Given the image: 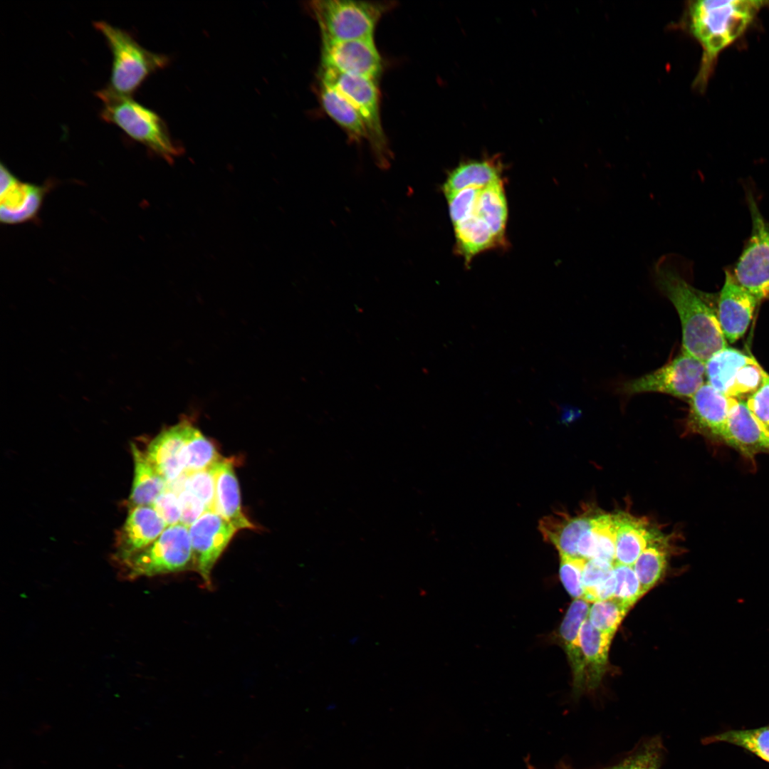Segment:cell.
Wrapping results in <instances>:
<instances>
[{
  "instance_id": "cell-1",
  "label": "cell",
  "mask_w": 769,
  "mask_h": 769,
  "mask_svg": "<svg viewBox=\"0 0 769 769\" xmlns=\"http://www.w3.org/2000/svg\"><path fill=\"white\" fill-rule=\"evenodd\" d=\"M769 6L768 1L699 0L689 2L686 27L702 48L694 85L703 91L716 68L719 55L740 39L758 14Z\"/></svg>"
},
{
  "instance_id": "cell-2",
  "label": "cell",
  "mask_w": 769,
  "mask_h": 769,
  "mask_svg": "<svg viewBox=\"0 0 769 769\" xmlns=\"http://www.w3.org/2000/svg\"><path fill=\"white\" fill-rule=\"evenodd\" d=\"M658 289L670 300L681 321L682 350L706 363L713 355L728 347L718 316L701 292L691 286L669 262L660 258L653 267Z\"/></svg>"
},
{
  "instance_id": "cell-3",
  "label": "cell",
  "mask_w": 769,
  "mask_h": 769,
  "mask_svg": "<svg viewBox=\"0 0 769 769\" xmlns=\"http://www.w3.org/2000/svg\"><path fill=\"white\" fill-rule=\"evenodd\" d=\"M104 37L112 54V67L108 85L103 92L120 97H132L145 79L163 68L168 58L142 47L133 35L105 21L93 22Z\"/></svg>"
},
{
  "instance_id": "cell-4",
  "label": "cell",
  "mask_w": 769,
  "mask_h": 769,
  "mask_svg": "<svg viewBox=\"0 0 769 769\" xmlns=\"http://www.w3.org/2000/svg\"><path fill=\"white\" fill-rule=\"evenodd\" d=\"M103 103L101 119L115 125L128 137L139 142L154 154L172 162L182 150L172 140L160 116L132 98L95 93Z\"/></svg>"
},
{
  "instance_id": "cell-5",
  "label": "cell",
  "mask_w": 769,
  "mask_h": 769,
  "mask_svg": "<svg viewBox=\"0 0 769 769\" xmlns=\"http://www.w3.org/2000/svg\"><path fill=\"white\" fill-rule=\"evenodd\" d=\"M308 5L322 42L373 37L381 17L395 6L394 1L352 0H313Z\"/></svg>"
},
{
  "instance_id": "cell-6",
  "label": "cell",
  "mask_w": 769,
  "mask_h": 769,
  "mask_svg": "<svg viewBox=\"0 0 769 769\" xmlns=\"http://www.w3.org/2000/svg\"><path fill=\"white\" fill-rule=\"evenodd\" d=\"M116 563L121 575L130 580L193 569L189 528L182 523L168 526L147 547Z\"/></svg>"
},
{
  "instance_id": "cell-7",
  "label": "cell",
  "mask_w": 769,
  "mask_h": 769,
  "mask_svg": "<svg viewBox=\"0 0 769 769\" xmlns=\"http://www.w3.org/2000/svg\"><path fill=\"white\" fill-rule=\"evenodd\" d=\"M319 74L320 80L336 88L356 109L377 165L387 168L392 153L382 125L377 81L322 66Z\"/></svg>"
},
{
  "instance_id": "cell-8",
  "label": "cell",
  "mask_w": 769,
  "mask_h": 769,
  "mask_svg": "<svg viewBox=\"0 0 769 769\" xmlns=\"http://www.w3.org/2000/svg\"><path fill=\"white\" fill-rule=\"evenodd\" d=\"M705 383L706 363L681 352L660 368L626 381L620 391L627 395L656 392L689 399Z\"/></svg>"
},
{
  "instance_id": "cell-9",
  "label": "cell",
  "mask_w": 769,
  "mask_h": 769,
  "mask_svg": "<svg viewBox=\"0 0 769 769\" xmlns=\"http://www.w3.org/2000/svg\"><path fill=\"white\" fill-rule=\"evenodd\" d=\"M751 233L732 274L758 301L769 296V223L762 216L751 194L748 197Z\"/></svg>"
},
{
  "instance_id": "cell-10",
  "label": "cell",
  "mask_w": 769,
  "mask_h": 769,
  "mask_svg": "<svg viewBox=\"0 0 769 769\" xmlns=\"http://www.w3.org/2000/svg\"><path fill=\"white\" fill-rule=\"evenodd\" d=\"M764 372L753 355L731 347L716 352L706 362V382L738 400L747 399L758 389Z\"/></svg>"
},
{
  "instance_id": "cell-11",
  "label": "cell",
  "mask_w": 769,
  "mask_h": 769,
  "mask_svg": "<svg viewBox=\"0 0 769 769\" xmlns=\"http://www.w3.org/2000/svg\"><path fill=\"white\" fill-rule=\"evenodd\" d=\"M238 530L214 511H206L189 527L194 570L211 588L213 567Z\"/></svg>"
},
{
  "instance_id": "cell-12",
  "label": "cell",
  "mask_w": 769,
  "mask_h": 769,
  "mask_svg": "<svg viewBox=\"0 0 769 769\" xmlns=\"http://www.w3.org/2000/svg\"><path fill=\"white\" fill-rule=\"evenodd\" d=\"M0 221L6 225L33 221L53 182L43 184L23 182L1 164Z\"/></svg>"
},
{
  "instance_id": "cell-13",
  "label": "cell",
  "mask_w": 769,
  "mask_h": 769,
  "mask_svg": "<svg viewBox=\"0 0 769 769\" xmlns=\"http://www.w3.org/2000/svg\"><path fill=\"white\" fill-rule=\"evenodd\" d=\"M321 66L377 81L382 61L374 37L322 42Z\"/></svg>"
},
{
  "instance_id": "cell-14",
  "label": "cell",
  "mask_w": 769,
  "mask_h": 769,
  "mask_svg": "<svg viewBox=\"0 0 769 769\" xmlns=\"http://www.w3.org/2000/svg\"><path fill=\"white\" fill-rule=\"evenodd\" d=\"M758 302L735 280L730 271H726L718 300L717 316L727 341L733 343L745 334Z\"/></svg>"
},
{
  "instance_id": "cell-15",
  "label": "cell",
  "mask_w": 769,
  "mask_h": 769,
  "mask_svg": "<svg viewBox=\"0 0 769 769\" xmlns=\"http://www.w3.org/2000/svg\"><path fill=\"white\" fill-rule=\"evenodd\" d=\"M738 401L705 383L689 399L687 429L693 432L721 438L730 412Z\"/></svg>"
},
{
  "instance_id": "cell-16",
  "label": "cell",
  "mask_w": 769,
  "mask_h": 769,
  "mask_svg": "<svg viewBox=\"0 0 769 769\" xmlns=\"http://www.w3.org/2000/svg\"><path fill=\"white\" fill-rule=\"evenodd\" d=\"M167 525L150 505L131 508L115 537V563L122 561L153 543Z\"/></svg>"
},
{
  "instance_id": "cell-17",
  "label": "cell",
  "mask_w": 769,
  "mask_h": 769,
  "mask_svg": "<svg viewBox=\"0 0 769 769\" xmlns=\"http://www.w3.org/2000/svg\"><path fill=\"white\" fill-rule=\"evenodd\" d=\"M721 439L747 457L768 451L769 437L750 412L745 400H738L730 412Z\"/></svg>"
},
{
  "instance_id": "cell-18",
  "label": "cell",
  "mask_w": 769,
  "mask_h": 769,
  "mask_svg": "<svg viewBox=\"0 0 769 769\" xmlns=\"http://www.w3.org/2000/svg\"><path fill=\"white\" fill-rule=\"evenodd\" d=\"M187 420L164 429L148 444V459L167 483L184 474L183 450Z\"/></svg>"
},
{
  "instance_id": "cell-19",
  "label": "cell",
  "mask_w": 769,
  "mask_h": 769,
  "mask_svg": "<svg viewBox=\"0 0 769 769\" xmlns=\"http://www.w3.org/2000/svg\"><path fill=\"white\" fill-rule=\"evenodd\" d=\"M589 610V602L582 599H575L559 628V637L572 671L575 696H578L585 688V667L580 642V629L588 617Z\"/></svg>"
},
{
  "instance_id": "cell-20",
  "label": "cell",
  "mask_w": 769,
  "mask_h": 769,
  "mask_svg": "<svg viewBox=\"0 0 769 769\" xmlns=\"http://www.w3.org/2000/svg\"><path fill=\"white\" fill-rule=\"evenodd\" d=\"M592 516L587 512L576 516L557 513L543 518L538 528L544 540L551 543L560 555L578 557L577 543L590 528Z\"/></svg>"
},
{
  "instance_id": "cell-21",
  "label": "cell",
  "mask_w": 769,
  "mask_h": 769,
  "mask_svg": "<svg viewBox=\"0 0 769 769\" xmlns=\"http://www.w3.org/2000/svg\"><path fill=\"white\" fill-rule=\"evenodd\" d=\"M214 511L237 530L256 528L242 511L233 461L228 459L224 458L217 465Z\"/></svg>"
},
{
  "instance_id": "cell-22",
  "label": "cell",
  "mask_w": 769,
  "mask_h": 769,
  "mask_svg": "<svg viewBox=\"0 0 769 769\" xmlns=\"http://www.w3.org/2000/svg\"><path fill=\"white\" fill-rule=\"evenodd\" d=\"M615 515L617 536L614 564L633 566L642 551L659 535L656 530L650 529L649 523L644 518L624 512Z\"/></svg>"
},
{
  "instance_id": "cell-23",
  "label": "cell",
  "mask_w": 769,
  "mask_h": 769,
  "mask_svg": "<svg viewBox=\"0 0 769 769\" xmlns=\"http://www.w3.org/2000/svg\"><path fill=\"white\" fill-rule=\"evenodd\" d=\"M617 536L615 513L595 514L592 525L577 545V555L585 560L598 559L614 564Z\"/></svg>"
},
{
  "instance_id": "cell-24",
  "label": "cell",
  "mask_w": 769,
  "mask_h": 769,
  "mask_svg": "<svg viewBox=\"0 0 769 769\" xmlns=\"http://www.w3.org/2000/svg\"><path fill=\"white\" fill-rule=\"evenodd\" d=\"M613 635L595 628L587 618L580 629V642L585 667V687L597 688L608 665V654Z\"/></svg>"
},
{
  "instance_id": "cell-25",
  "label": "cell",
  "mask_w": 769,
  "mask_h": 769,
  "mask_svg": "<svg viewBox=\"0 0 769 769\" xmlns=\"http://www.w3.org/2000/svg\"><path fill=\"white\" fill-rule=\"evenodd\" d=\"M502 167L496 156L461 162L449 172L443 185L444 194L447 197L469 187L483 188L501 179Z\"/></svg>"
},
{
  "instance_id": "cell-26",
  "label": "cell",
  "mask_w": 769,
  "mask_h": 769,
  "mask_svg": "<svg viewBox=\"0 0 769 769\" xmlns=\"http://www.w3.org/2000/svg\"><path fill=\"white\" fill-rule=\"evenodd\" d=\"M134 476L129 503L131 508L151 505L167 486V481L148 459L145 451L132 443Z\"/></svg>"
},
{
  "instance_id": "cell-27",
  "label": "cell",
  "mask_w": 769,
  "mask_h": 769,
  "mask_svg": "<svg viewBox=\"0 0 769 769\" xmlns=\"http://www.w3.org/2000/svg\"><path fill=\"white\" fill-rule=\"evenodd\" d=\"M319 97L323 108L347 134L356 142L367 140L362 120L352 105L334 87L320 80Z\"/></svg>"
},
{
  "instance_id": "cell-28",
  "label": "cell",
  "mask_w": 769,
  "mask_h": 769,
  "mask_svg": "<svg viewBox=\"0 0 769 769\" xmlns=\"http://www.w3.org/2000/svg\"><path fill=\"white\" fill-rule=\"evenodd\" d=\"M454 226L456 251L468 263L478 253L501 245L488 226L476 213Z\"/></svg>"
},
{
  "instance_id": "cell-29",
  "label": "cell",
  "mask_w": 769,
  "mask_h": 769,
  "mask_svg": "<svg viewBox=\"0 0 769 769\" xmlns=\"http://www.w3.org/2000/svg\"><path fill=\"white\" fill-rule=\"evenodd\" d=\"M475 213L486 222L499 244L502 245L505 241L508 207L501 179L481 189Z\"/></svg>"
},
{
  "instance_id": "cell-30",
  "label": "cell",
  "mask_w": 769,
  "mask_h": 769,
  "mask_svg": "<svg viewBox=\"0 0 769 769\" xmlns=\"http://www.w3.org/2000/svg\"><path fill=\"white\" fill-rule=\"evenodd\" d=\"M183 459L184 473L188 474L211 468L224 457L214 444L187 420Z\"/></svg>"
},
{
  "instance_id": "cell-31",
  "label": "cell",
  "mask_w": 769,
  "mask_h": 769,
  "mask_svg": "<svg viewBox=\"0 0 769 769\" xmlns=\"http://www.w3.org/2000/svg\"><path fill=\"white\" fill-rule=\"evenodd\" d=\"M666 564V542L659 535L642 551L633 565L642 595L659 581L665 572Z\"/></svg>"
},
{
  "instance_id": "cell-32",
  "label": "cell",
  "mask_w": 769,
  "mask_h": 769,
  "mask_svg": "<svg viewBox=\"0 0 769 769\" xmlns=\"http://www.w3.org/2000/svg\"><path fill=\"white\" fill-rule=\"evenodd\" d=\"M704 741L735 745L769 763V725L751 729L728 730L708 737Z\"/></svg>"
},
{
  "instance_id": "cell-33",
  "label": "cell",
  "mask_w": 769,
  "mask_h": 769,
  "mask_svg": "<svg viewBox=\"0 0 769 769\" xmlns=\"http://www.w3.org/2000/svg\"><path fill=\"white\" fill-rule=\"evenodd\" d=\"M629 610L614 598L596 601L590 606L587 619L597 629L614 636Z\"/></svg>"
},
{
  "instance_id": "cell-34",
  "label": "cell",
  "mask_w": 769,
  "mask_h": 769,
  "mask_svg": "<svg viewBox=\"0 0 769 769\" xmlns=\"http://www.w3.org/2000/svg\"><path fill=\"white\" fill-rule=\"evenodd\" d=\"M616 578L614 598L630 609L643 595L633 566L614 564Z\"/></svg>"
},
{
  "instance_id": "cell-35",
  "label": "cell",
  "mask_w": 769,
  "mask_h": 769,
  "mask_svg": "<svg viewBox=\"0 0 769 769\" xmlns=\"http://www.w3.org/2000/svg\"><path fill=\"white\" fill-rule=\"evenodd\" d=\"M218 464L206 469L185 473V489L196 495L204 503L207 511H214Z\"/></svg>"
},
{
  "instance_id": "cell-36",
  "label": "cell",
  "mask_w": 769,
  "mask_h": 769,
  "mask_svg": "<svg viewBox=\"0 0 769 769\" xmlns=\"http://www.w3.org/2000/svg\"><path fill=\"white\" fill-rule=\"evenodd\" d=\"M661 760V743L653 740L619 763L603 769H660Z\"/></svg>"
},
{
  "instance_id": "cell-37",
  "label": "cell",
  "mask_w": 769,
  "mask_h": 769,
  "mask_svg": "<svg viewBox=\"0 0 769 769\" xmlns=\"http://www.w3.org/2000/svg\"><path fill=\"white\" fill-rule=\"evenodd\" d=\"M586 560L579 557L560 555L559 575L565 589L574 599H582L583 567Z\"/></svg>"
},
{
  "instance_id": "cell-38",
  "label": "cell",
  "mask_w": 769,
  "mask_h": 769,
  "mask_svg": "<svg viewBox=\"0 0 769 769\" xmlns=\"http://www.w3.org/2000/svg\"><path fill=\"white\" fill-rule=\"evenodd\" d=\"M614 574V564L598 559L586 560L582 575L584 600Z\"/></svg>"
},
{
  "instance_id": "cell-39",
  "label": "cell",
  "mask_w": 769,
  "mask_h": 769,
  "mask_svg": "<svg viewBox=\"0 0 769 769\" xmlns=\"http://www.w3.org/2000/svg\"><path fill=\"white\" fill-rule=\"evenodd\" d=\"M481 189L469 187L446 197L450 218L454 225L475 213L477 199Z\"/></svg>"
},
{
  "instance_id": "cell-40",
  "label": "cell",
  "mask_w": 769,
  "mask_h": 769,
  "mask_svg": "<svg viewBox=\"0 0 769 769\" xmlns=\"http://www.w3.org/2000/svg\"><path fill=\"white\" fill-rule=\"evenodd\" d=\"M745 401L752 415L769 437V375L765 371L760 387Z\"/></svg>"
},
{
  "instance_id": "cell-41",
  "label": "cell",
  "mask_w": 769,
  "mask_h": 769,
  "mask_svg": "<svg viewBox=\"0 0 769 769\" xmlns=\"http://www.w3.org/2000/svg\"><path fill=\"white\" fill-rule=\"evenodd\" d=\"M164 520L167 526L180 523L181 509L178 496L166 489L150 505Z\"/></svg>"
},
{
  "instance_id": "cell-42",
  "label": "cell",
  "mask_w": 769,
  "mask_h": 769,
  "mask_svg": "<svg viewBox=\"0 0 769 769\" xmlns=\"http://www.w3.org/2000/svg\"><path fill=\"white\" fill-rule=\"evenodd\" d=\"M177 496L181 509L180 523L189 528L207 510L204 503L189 490L184 488Z\"/></svg>"
},
{
  "instance_id": "cell-43",
  "label": "cell",
  "mask_w": 769,
  "mask_h": 769,
  "mask_svg": "<svg viewBox=\"0 0 769 769\" xmlns=\"http://www.w3.org/2000/svg\"><path fill=\"white\" fill-rule=\"evenodd\" d=\"M529 768H530V769H536V768H533V767H531V766H530V767H529Z\"/></svg>"
}]
</instances>
